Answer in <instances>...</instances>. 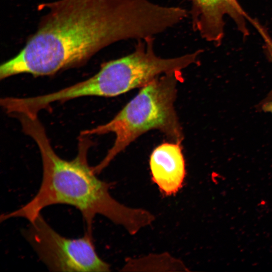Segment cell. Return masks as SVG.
I'll return each mask as SVG.
<instances>
[{"instance_id": "3", "label": "cell", "mask_w": 272, "mask_h": 272, "mask_svg": "<svg viewBox=\"0 0 272 272\" xmlns=\"http://www.w3.org/2000/svg\"><path fill=\"white\" fill-rule=\"evenodd\" d=\"M180 72L161 75L141 87L132 98L108 122L86 130L83 135L113 132L112 147L93 169L100 173L119 153L144 133L158 129L181 143V127L174 108Z\"/></svg>"}, {"instance_id": "9", "label": "cell", "mask_w": 272, "mask_h": 272, "mask_svg": "<svg viewBox=\"0 0 272 272\" xmlns=\"http://www.w3.org/2000/svg\"><path fill=\"white\" fill-rule=\"evenodd\" d=\"M259 105L263 111L272 113V101L265 102Z\"/></svg>"}, {"instance_id": "7", "label": "cell", "mask_w": 272, "mask_h": 272, "mask_svg": "<svg viewBox=\"0 0 272 272\" xmlns=\"http://www.w3.org/2000/svg\"><path fill=\"white\" fill-rule=\"evenodd\" d=\"M124 270H186V267L179 260L167 253L152 255L138 259L128 260L123 267Z\"/></svg>"}, {"instance_id": "2", "label": "cell", "mask_w": 272, "mask_h": 272, "mask_svg": "<svg viewBox=\"0 0 272 272\" xmlns=\"http://www.w3.org/2000/svg\"><path fill=\"white\" fill-rule=\"evenodd\" d=\"M18 118L24 132L35 141L39 149L42 179L36 195L21 208L2 215L1 222L22 218L31 223L43 209L57 204L78 209L83 217L86 231L92 235L93 220L97 215L123 227L131 235L154 221V216L148 211L127 207L112 196L110 184L99 179L89 165L85 145L80 147L75 159L64 160L53 150L37 114L21 113Z\"/></svg>"}, {"instance_id": "8", "label": "cell", "mask_w": 272, "mask_h": 272, "mask_svg": "<svg viewBox=\"0 0 272 272\" xmlns=\"http://www.w3.org/2000/svg\"><path fill=\"white\" fill-rule=\"evenodd\" d=\"M264 49L267 58L269 61L272 63V39L269 40L266 42L264 46ZM269 101H272V90L261 103H263Z\"/></svg>"}, {"instance_id": "6", "label": "cell", "mask_w": 272, "mask_h": 272, "mask_svg": "<svg viewBox=\"0 0 272 272\" xmlns=\"http://www.w3.org/2000/svg\"><path fill=\"white\" fill-rule=\"evenodd\" d=\"M181 143H163L157 147L150 158L153 181L166 196L177 193L186 175L185 163Z\"/></svg>"}, {"instance_id": "4", "label": "cell", "mask_w": 272, "mask_h": 272, "mask_svg": "<svg viewBox=\"0 0 272 272\" xmlns=\"http://www.w3.org/2000/svg\"><path fill=\"white\" fill-rule=\"evenodd\" d=\"M154 37L138 40L134 50L123 57L106 62L92 77L54 92L55 101L83 96L114 97L142 87L156 78L180 72L195 63L200 51L164 58L156 53Z\"/></svg>"}, {"instance_id": "5", "label": "cell", "mask_w": 272, "mask_h": 272, "mask_svg": "<svg viewBox=\"0 0 272 272\" xmlns=\"http://www.w3.org/2000/svg\"><path fill=\"white\" fill-rule=\"evenodd\" d=\"M24 236L40 259L53 271H109L110 265L96 251L93 235L87 231L78 238L56 232L39 214Z\"/></svg>"}, {"instance_id": "1", "label": "cell", "mask_w": 272, "mask_h": 272, "mask_svg": "<svg viewBox=\"0 0 272 272\" xmlns=\"http://www.w3.org/2000/svg\"><path fill=\"white\" fill-rule=\"evenodd\" d=\"M40 6L46 11L36 32L1 64V79L52 75L84 63L114 43L154 37L181 19L178 7L151 0H57Z\"/></svg>"}]
</instances>
